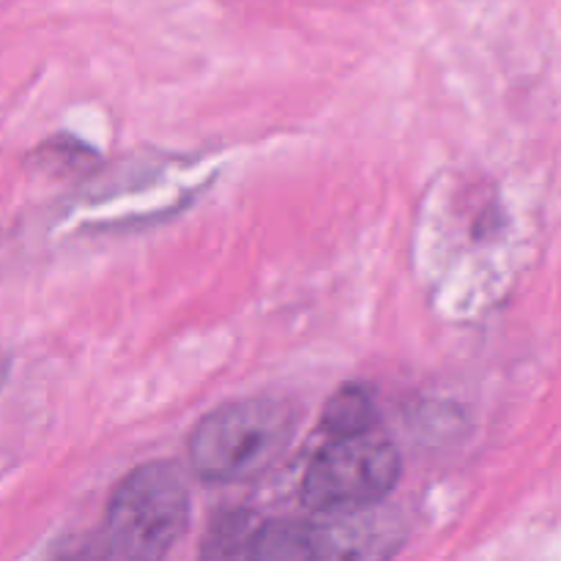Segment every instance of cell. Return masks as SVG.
<instances>
[{
	"label": "cell",
	"instance_id": "6da1fadb",
	"mask_svg": "<svg viewBox=\"0 0 561 561\" xmlns=\"http://www.w3.org/2000/svg\"><path fill=\"white\" fill-rule=\"evenodd\" d=\"M296 433L294 405L252 398L211 411L190 438L192 469L211 482H244L272 469Z\"/></svg>",
	"mask_w": 561,
	"mask_h": 561
},
{
	"label": "cell",
	"instance_id": "7a4b0ae2",
	"mask_svg": "<svg viewBox=\"0 0 561 561\" xmlns=\"http://www.w3.org/2000/svg\"><path fill=\"white\" fill-rule=\"evenodd\" d=\"M190 526V491L170 463L131 471L110 499L99 553L110 559H162Z\"/></svg>",
	"mask_w": 561,
	"mask_h": 561
},
{
	"label": "cell",
	"instance_id": "3957f363",
	"mask_svg": "<svg viewBox=\"0 0 561 561\" xmlns=\"http://www.w3.org/2000/svg\"><path fill=\"white\" fill-rule=\"evenodd\" d=\"M400 453L373 431L340 436L307 466L301 502L318 515L365 513L400 480Z\"/></svg>",
	"mask_w": 561,
	"mask_h": 561
},
{
	"label": "cell",
	"instance_id": "277c9868",
	"mask_svg": "<svg viewBox=\"0 0 561 561\" xmlns=\"http://www.w3.org/2000/svg\"><path fill=\"white\" fill-rule=\"evenodd\" d=\"M378 420L376 398L362 383H348L340 389L323 409V431L332 433V438L356 436V433L373 431Z\"/></svg>",
	"mask_w": 561,
	"mask_h": 561
},
{
	"label": "cell",
	"instance_id": "5b68a950",
	"mask_svg": "<svg viewBox=\"0 0 561 561\" xmlns=\"http://www.w3.org/2000/svg\"><path fill=\"white\" fill-rule=\"evenodd\" d=\"M257 524L244 515H225L217 526H211L203 546V557H244L250 559V542Z\"/></svg>",
	"mask_w": 561,
	"mask_h": 561
}]
</instances>
